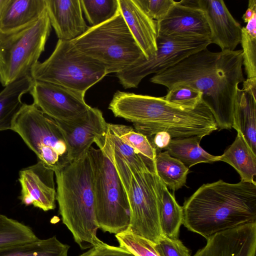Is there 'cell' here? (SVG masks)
I'll use <instances>...</instances> for the list:
<instances>
[{"label": "cell", "instance_id": "5bb4252c", "mask_svg": "<svg viewBox=\"0 0 256 256\" xmlns=\"http://www.w3.org/2000/svg\"><path fill=\"white\" fill-rule=\"evenodd\" d=\"M158 36L210 38V32L204 11L197 0L176 2L167 14L158 22Z\"/></svg>", "mask_w": 256, "mask_h": 256}, {"label": "cell", "instance_id": "484cf974", "mask_svg": "<svg viewBox=\"0 0 256 256\" xmlns=\"http://www.w3.org/2000/svg\"><path fill=\"white\" fill-rule=\"evenodd\" d=\"M162 191L159 220L162 234L170 238H178L184 220L182 207L178 204L174 194L162 182Z\"/></svg>", "mask_w": 256, "mask_h": 256}, {"label": "cell", "instance_id": "74e56055", "mask_svg": "<svg viewBox=\"0 0 256 256\" xmlns=\"http://www.w3.org/2000/svg\"><path fill=\"white\" fill-rule=\"evenodd\" d=\"M242 90L252 94L256 98V78H247L243 82Z\"/></svg>", "mask_w": 256, "mask_h": 256}, {"label": "cell", "instance_id": "9a60e30c", "mask_svg": "<svg viewBox=\"0 0 256 256\" xmlns=\"http://www.w3.org/2000/svg\"><path fill=\"white\" fill-rule=\"evenodd\" d=\"M54 170L39 161L21 170L18 180L22 188L19 198L26 206L32 205L44 212L56 208V190Z\"/></svg>", "mask_w": 256, "mask_h": 256}, {"label": "cell", "instance_id": "d4e9b609", "mask_svg": "<svg viewBox=\"0 0 256 256\" xmlns=\"http://www.w3.org/2000/svg\"><path fill=\"white\" fill-rule=\"evenodd\" d=\"M70 248L54 236L0 248V256H68Z\"/></svg>", "mask_w": 256, "mask_h": 256}, {"label": "cell", "instance_id": "9c48e42d", "mask_svg": "<svg viewBox=\"0 0 256 256\" xmlns=\"http://www.w3.org/2000/svg\"><path fill=\"white\" fill-rule=\"evenodd\" d=\"M12 130L22 138L39 161L54 171L71 162L66 143L56 120L34 103L24 104L14 120Z\"/></svg>", "mask_w": 256, "mask_h": 256}, {"label": "cell", "instance_id": "d6a6232c", "mask_svg": "<svg viewBox=\"0 0 256 256\" xmlns=\"http://www.w3.org/2000/svg\"><path fill=\"white\" fill-rule=\"evenodd\" d=\"M202 94L188 86H180L168 90L164 99L174 105L194 108L202 102Z\"/></svg>", "mask_w": 256, "mask_h": 256}, {"label": "cell", "instance_id": "8992f818", "mask_svg": "<svg viewBox=\"0 0 256 256\" xmlns=\"http://www.w3.org/2000/svg\"><path fill=\"white\" fill-rule=\"evenodd\" d=\"M88 153L98 228L116 234L130 225V210L126 192L110 156L102 149L92 146Z\"/></svg>", "mask_w": 256, "mask_h": 256}, {"label": "cell", "instance_id": "f1b7e54d", "mask_svg": "<svg viewBox=\"0 0 256 256\" xmlns=\"http://www.w3.org/2000/svg\"><path fill=\"white\" fill-rule=\"evenodd\" d=\"M38 238L29 226L0 214V248Z\"/></svg>", "mask_w": 256, "mask_h": 256}, {"label": "cell", "instance_id": "7c38bea8", "mask_svg": "<svg viewBox=\"0 0 256 256\" xmlns=\"http://www.w3.org/2000/svg\"><path fill=\"white\" fill-rule=\"evenodd\" d=\"M29 92L33 103L55 120L76 118L91 108L84 100L85 94L50 82L34 80Z\"/></svg>", "mask_w": 256, "mask_h": 256}, {"label": "cell", "instance_id": "836d02e7", "mask_svg": "<svg viewBox=\"0 0 256 256\" xmlns=\"http://www.w3.org/2000/svg\"><path fill=\"white\" fill-rule=\"evenodd\" d=\"M153 246L159 256H191L189 250L178 238L162 235Z\"/></svg>", "mask_w": 256, "mask_h": 256}, {"label": "cell", "instance_id": "4fadbf2b", "mask_svg": "<svg viewBox=\"0 0 256 256\" xmlns=\"http://www.w3.org/2000/svg\"><path fill=\"white\" fill-rule=\"evenodd\" d=\"M56 120L66 143L71 162L87 153L94 141L108 130V123L102 112L96 108L91 107L82 116L72 120Z\"/></svg>", "mask_w": 256, "mask_h": 256}, {"label": "cell", "instance_id": "83f0119b", "mask_svg": "<svg viewBox=\"0 0 256 256\" xmlns=\"http://www.w3.org/2000/svg\"><path fill=\"white\" fill-rule=\"evenodd\" d=\"M109 130L138 152L156 170V150L148 138L133 128L124 124L108 123Z\"/></svg>", "mask_w": 256, "mask_h": 256}, {"label": "cell", "instance_id": "1f68e13d", "mask_svg": "<svg viewBox=\"0 0 256 256\" xmlns=\"http://www.w3.org/2000/svg\"><path fill=\"white\" fill-rule=\"evenodd\" d=\"M119 246L130 251L136 256H159L153 244L133 233L128 228L115 234Z\"/></svg>", "mask_w": 256, "mask_h": 256}, {"label": "cell", "instance_id": "277c9868", "mask_svg": "<svg viewBox=\"0 0 256 256\" xmlns=\"http://www.w3.org/2000/svg\"><path fill=\"white\" fill-rule=\"evenodd\" d=\"M56 200L62 223L82 250L100 243L94 209L93 173L88 152L54 170Z\"/></svg>", "mask_w": 256, "mask_h": 256}, {"label": "cell", "instance_id": "30bf717a", "mask_svg": "<svg viewBox=\"0 0 256 256\" xmlns=\"http://www.w3.org/2000/svg\"><path fill=\"white\" fill-rule=\"evenodd\" d=\"M162 184L156 174L135 172L125 188L130 210L128 228L153 244L162 236L159 220Z\"/></svg>", "mask_w": 256, "mask_h": 256}, {"label": "cell", "instance_id": "3957f363", "mask_svg": "<svg viewBox=\"0 0 256 256\" xmlns=\"http://www.w3.org/2000/svg\"><path fill=\"white\" fill-rule=\"evenodd\" d=\"M182 224L207 239L213 234L256 222V184L222 180L204 184L182 206Z\"/></svg>", "mask_w": 256, "mask_h": 256}, {"label": "cell", "instance_id": "e0dca14e", "mask_svg": "<svg viewBox=\"0 0 256 256\" xmlns=\"http://www.w3.org/2000/svg\"><path fill=\"white\" fill-rule=\"evenodd\" d=\"M204 11L210 32V44L219 46L222 51H233L240 43L242 28L222 0H197Z\"/></svg>", "mask_w": 256, "mask_h": 256}, {"label": "cell", "instance_id": "d590c367", "mask_svg": "<svg viewBox=\"0 0 256 256\" xmlns=\"http://www.w3.org/2000/svg\"><path fill=\"white\" fill-rule=\"evenodd\" d=\"M78 256H136L128 250L120 246L109 245L102 240Z\"/></svg>", "mask_w": 256, "mask_h": 256}, {"label": "cell", "instance_id": "5b68a950", "mask_svg": "<svg viewBox=\"0 0 256 256\" xmlns=\"http://www.w3.org/2000/svg\"><path fill=\"white\" fill-rule=\"evenodd\" d=\"M71 42L78 51L102 65L107 74H116L146 58L120 12L101 24L89 27Z\"/></svg>", "mask_w": 256, "mask_h": 256}, {"label": "cell", "instance_id": "ac0fdd59", "mask_svg": "<svg viewBox=\"0 0 256 256\" xmlns=\"http://www.w3.org/2000/svg\"><path fill=\"white\" fill-rule=\"evenodd\" d=\"M46 11L58 40L72 41L89 28L82 16L80 0H46Z\"/></svg>", "mask_w": 256, "mask_h": 256}, {"label": "cell", "instance_id": "6da1fadb", "mask_svg": "<svg viewBox=\"0 0 256 256\" xmlns=\"http://www.w3.org/2000/svg\"><path fill=\"white\" fill-rule=\"evenodd\" d=\"M242 60V50L212 52L206 48L155 74L150 80L168 90L186 86L200 92L218 128L230 129L238 86L245 80Z\"/></svg>", "mask_w": 256, "mask_h": 256}, {"label": "cell", "instance_id": "4316f807", "mask_svg": "<svg viewBox=\"0 0 256 256\" xmlns=\"http://www.w3.org/2000/svg\"><path fill=\"white\" fill-rule=\"evenodd\" d=\"M155 167L156 174L167 188L175 191L185 184L188 168L166 151L156 153Z\"/></svg>", "mask_w": 256, "mask_h": 256}, {"label": "cell", "instance_id": "f35d334b", "mask_svg": "<svg viewBox=\"0 0 256 256\" xmlns=\"http://www.w3.org/2000/svg\"><path fill=\"white\" fill-rule=\"evenodd\" d=\"M256 14V0H250L248 3V8L242 16V19L245 22H248Z\"/></svg>", "mask_w": 256, "mask_h": 256}, {"label": "cell", "instance_id": "7402d4cb", "mask_svg": "<svg viewBox=\"0 0 256 256\" xmlns=\"http://www.w3.org/2000/svg\"><path fill=\"white\" fill-rule=\"evenodd\" d=\"M232 128L242 135L256 154V98L240 88L234 104Z\"/></svg>", "mask_w": 256, "mask_h": 256}, {"label": "cell", "instance_id": "52a82bcc", "mask_svg": "<svg viewBox=\"0 0 256 256\" xmlns=\"http://www.w3.org/2000/svg\"><path fill=\"white\" fill-rule=\"evenodd\" d=\"M51 30L46 11L26 26L8 32L0 30V82L3 86L30 75L44 51Z\"/></svg>", "mask_w": 256, "mask_h": 256}, {"label": "cell", "instance_id": "f546056e", "mask_svg": "<svg viewBox=\"0 0 256 256\" xmlns=\"http://www.w3.org/2000/svg\"><path fill=\"white\" fill-rule=\"evenodd\" d=\"M82 10L91 26L101 24L120 12L118 0H80Z\"/></svg>", "mask_w": 256, "mask_h": 256}, {"label": "cell", "instance_id": "8d00e7d4", "mask_svg": "<svg viewBox=\"0 0 256 256\" xmlns=\"http://www.w3.org/2000/svg\"><path fill=\"white\" fill-rule=\"evenodd\" d=\"M153 136L154 138L152 140V142H150V143L154 148L156 152L158 149H165L168 146L172 138L171 136L168 132H158Z\"/></svg>", "mask_w": 256, "mask_h": 256}, {"label": "cell", "instance_id": "4dcf8cb0", "mask_svg": "<svg viewBox=\"0 0 256 256\" xmlns=\"http://www.w3.org/2000/svg\"><path fill=\"white\" fill-rule=\"evenodd\" d=\"M240 43L247 78H256V14L242 27Z\"/></svg>", "mask_w": 256, "mask_h": 256}, {"label": "cell", "instance_id": "d6986e66", "mask_svg": "<svg viewBox=\"0 0 256 256\" xmlns=\"http://www.w3.org/2000/svg\"><path fill=\"white\" fill-rule=\"evenodd\" d=\"M120 13L146 58L157 50L158 21L148 16L134 0H118Z\"/></svg>", "mask_w": 256, "mask_h": 256}, {"label": "cell", "instance_id": "44dd1931", "mask_svg": "<svg viewBox=\"0 0 256 256\" xmlns=\"http://www.w3.org/2000/svg\"><path fill=\"white\" fill-rule=\"evenodd\" d=\"M34 82L28 75L4 86L0 92V132L12 130L14 120L24 104L22 97L30 92Z\"/></svg>", "mask_w": 256, "mask_h": 256}, {"label": "cell", "instance_id": "7a4b0ae2", "mask_svg": "<svg viewBox=\"0 0 256 256\" xmlns=\"http://www.w3.org/2000/svg\"><path fill=\"white\" fill-rule=\"evenodd\" d=\"M108 108L115 116L132 122L134 130L148 138L160 132H168L172 138L204 137L218 129L212 112L202 101L194 108H184L164 97L118 90Z\"/></svg>", "mask_w": 256, "mask_h": 256}, {"label": "cell", "instance_id": "e575fe53", "mask_svg": "<svg viewBox=\"0 0 256 256\" xmlns=\"http://www.w3.org/2000/svg\"><path fill=\"white\" fill-rule=\"evenodd\" d=\"M151 18L158 22L162 20L176 3L173 0H134Z\"/></svg>", "mask_w": 256, "mask_h": 256}, {"label": "cell", "instance_id": "603a6c76", "mask_svg": "<svg viewBox=\"0 0 256 256\" xmlns=\"http://www.w3.org/2000/svg\"><path fill=\"white\" fill-rule=\"evenodd\" d=\"M232 166L239 174L241 180L256 184V154L240 133L230 146L218 156V161Z\"/></svg>", "mask_w": 256, "mask_h": 256}, {"label": "cell", "instance_id": "8fae6325", "mask_svg": "<svg viewBox=\"0 0 256 256\" xmlns=\"http://www.w3.org/2000/svg\"><path fill=\"white\" fill-rule=\"evenodd\" d=\"M154 56L138 60L116 74L124 88H136L147 76L165 71L183 59L210 44L208 38L176 36L157 38Z\"/></svg>", "mask_w": 256, "mask_h": 256}, {"label": "cell", "instance_id": "2e32d148", "mask_svg": "<svg viewBox=\"0 0 256 256\" xmlns=\"http://www.w3.org/2000/svg\"><path fill=\"white\" fill-rule=\"evenodd\" d=\"M193 256H256V222L216 233Z\"/></svg>", "mask_w": 256, "mask_h": 256}, {"label": "cell", "instance_id": "60d3db41", "mask_svg": "<svg viewBox=\"0 0 256 256\" xmlns=\"http://www.w3.org/2000/svg\"></svg>", "mask_w": 256, "mask_h": 256}, {"label": "cell", "instance_id": "cb8c5ba5", "mask_svg": "<svg viewBox=\"0 0 256 256\" xmlns=\"http://www.w3.org/2000/svg\"><path fill=\"white\" fill-rule=\"evenodd\" d=\"M202 138L196 136L172 138L165 148L166 151L188 168L198 163H212L218 161V156H212L201 148L200 143Z\"/></svg>", "mask_w": 256, "mask_h": 256}, {"label": "cell", "instance_id": "ab89813d", "mask_svg": "<svg viewBox=\"0 0 256 256\" xmlns=\"http://www.w3.org/2000/svg\"><path fill=\"white\" fill-rule=\"evenodd\" d=\"M7 0H0V18Z\"/></svg>", "mask_w": 256, "mask_h": 256}, {"label": "cell", "instance_id": "ffe728a7", "mask_svg": "<svg viewBox=\"0 0 256 256\" xmlns=\"http://www.w3.org/2000/svg\"><path fill=\"white\" fill-rule=\"evenodd\" d=\"M46 12V0H7L0 18V30L8 32L26 26Z\"/></svg>", "mask_w": 256, "mask_h": 256}, {"label": "cell", "instance_id": "ba28073f", "mask_svg": "<svg viewBox=\"0 0 256 256\" xmlns=\"http://www.w3.org/2000/svg\"><path fill=\"white\" fill-rule=\"evenodd\" d=\"M107 74L104 67L78 51L71 41L58 40L51 55L32 68L34 80L50 82L85 94Z\"/></svg>", "mask_w": 256, "mask_h": 256}]
</instances>
